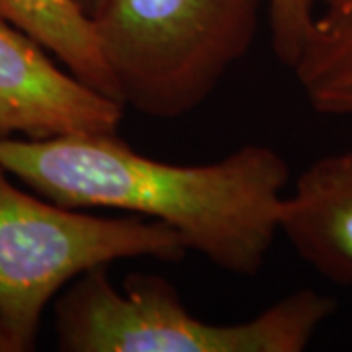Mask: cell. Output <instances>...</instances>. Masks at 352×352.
<instances>
[{"label": "cell", "mask_w": 352, "mask_h": 352, "mask_svg": "<svg viewBox=\"0 0 352 352\" xmlns=\"http://www.w3.org/2000/svg\"><path fill=\"white\" fill-rule=\"evenodd\" d=\"M0 166L67 208L161 221L188 252L237 276L266 264L289 182L286 159L264 145H243L215 163L173 164L133 151L116 133L0 138Z\"/></svg>", "instance_id": "obj_1"}, {"label": "cell", "mask_w": 352, "mask_h": 352, "mask_svg": "<svg viewBox=\"0 0 352 352\" xmlns=\"http://www.w3.org/2000/svg\"><path fill=\"white\" fill-rule=\"evenodd\" d=\"M337 303L298 289L241 323H210L190 311L159 274L133 272L120 289L108 266L73 280L55 302L63 352H302Z\"/></svg>", "instance_id": "obj_2"}, {"label": "cell", "mask_w": 352, "mask_h": 352, "mask_svg": "<svg viewBox=\"0 0 352 352\" xmlns=\"http://www.w3.org/2000/svg\"><path fill=\"white\" fill-rule=\"evenodd\" d=\"M261 0H108L92 28L124 108L173 120L251 51Z\"/></svg>", "instance_id": "obj_3"}, {"label": "cell", "mask_w": 352, "mask_h": 352, "mask_svg": "<svg viewBox=\"0 0 352 352\" xmlns=\"http://www.w3.org/2000/svg\"><path fill=\"white\" fill-rule=\"evenodd\" d=\"M12 178L0 166V352L34 351L45 307L90 270L126 258L180 263L188 254L161 221L82 214Z\"/></svg>", "instance_id": "obj_4"}, {"label": "cell", "mask_w": 352, "mask_h": 352, "mask_svg": "<svg viewBox=\"0 0 352 352\" xmlns=\"http://www.w3.org/2000/svg\"><path fill=\"white\" fill-rule=\"evenodd\" d=\"M47 53L0 20V138L116 133L124 106L61 69Z\"/></svg>", "instance_id": "obj_5"}, {"label": "cell", "mask_w": 352, "mask_h": 352, "mask_svg": "<svg viewBox=\"0 0 352 352\" xmlns=\"http://www.w3.org/2000/svg\"><path fill=\"white\" fill-rule=\"evenodd\" d=\"M280 233L321 276L352 286V149L321 157L298 176Z\"/></svg>", "instance_id": "obj_6"}, {"label": "cell", "mask_w": 352, "mask_h": 352, "mask_svg": "<svg viewBox=\"0 0 352 352\" xmlns=\"http://www.w3.org/2000/svg\"><path fill=\"white\" fill-rule=\"evenodd\" d=\"M0 20L36 39L82 82L118 100L92 20L73 0H0Z\"/></svg>", "instance_id": "obj_7"}, {"label": "cell", "mask_w": 352, "mask_h": 352, "mask_svg": "<svg viewBox=\"0 0 352 352\" xmlns=\"http://www.w3.org/2000/svg\"><path fill=\"white\" fill-rule=\"evenodd\" d=\"M292 71L315 112L352 116V4L317 16Z\"/></svg>", "instance_id": "obj_8"}, {"label": "cell", "mask_w": 352, "mask_h": 352, "mask_svg": "<svg viewBox=\"0 0 352 352\" xmlns=\"http://www.w3.org/2000/svg\"><path fill=\"white\" fill-rule=\"evenodd\" d=\"M270 14L272 51L282 65L292 69L302 55L314 30L317 0H266Z\"/></svg>", "instance_id": "obj_9"}, {"label": "cell", "mask_w": 352, "mask_h": 352, "mask_svg": "<svg viewBox=\"0 0 352 352\" xmlns=\"http://www.w3.org/2000/svg\"><path fill=\"white\" fill-rule=\"evenodd\" d=\"M73 2H75L76 6H78L82 12L87 14L88 18H92V16L98 12L108 0H73Z\"/></svg>", "instance_id": "obj_10"}, {"label": "cell", "mask_w": 352, "mask_h": 352, "mask_svg": "<svg viewBox=\"0 0 352 352\" xmlns=\"http://www.w3.org/2000/svg\"><path fill=\"white\" fill-rule=\"evenodd\" d=\"M323 2H325L327 10H339V8H346L352 4V0H323Z\"/></svg>", "instance_id": "obj_11"}]
</instances>
